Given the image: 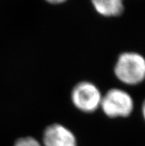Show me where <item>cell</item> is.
I'll use <instances>...</instances> for the list:
<instances>
[{
    "label": "cell",
    "instance_id": "obj_1",
    "mask_svg": "<svg viewBox=\"0 0 145 146\" xmlns=\"http://www.w3.org/2000/svg\"><path fill=\"white\" fill-rule=\"evenodd\" d=\"M119 80L124 84L134 85L145 79V59L134 52H126L119 56L114 68Z\"/></svg>",
    "mask_w": 145,
    "mask_h": 146
},
{
    "label": "cell",
    "instance_id": "obj_2",
    "mask_svg": "<svg viewBox=\"0 0 145 146\" xmlns=\"http://www.w3.org/2000/svg\"><path fill=\"white\" fill-rule=\"evenodd\" d=\"M133 100L128 93L118 88L109 90L102 96L101 106L103 112L109 117H127L133 110Z\"/></svg>",
    "mask_w": 145,
    "mask_h": 146
},
{
    "label": "cell",
    "instance_id": "obj_3",
    "mask_svg": "<svg viewBox=\"0 0 145 146\" xmlns=\"http://www.w3.org/2000/svg\"><path fill=\"white\" fill-rule=\"evenodd\" d=\"M102 95L96 85L89 82H81L71 92L74 106L85 113H92L101 106Z\"/></svg>",
    "mask_w": 145,
    "mask_h": 146
},
{
    "label": "cell",
    "instance_id": "obj_4",
    "mask_svg": "<svg viewBox=\"0 0 145 146\" xmlns=\"http://www.w3.org/2000/svg\"><path fill=\"white\" fill-rule=\"evenodd\" d=\"M44 146H77L73 132L60 124H52L43 133Z\"/></svg>",
    "mask_w": 145,
    "mask_h": 146
},
{
    "label": "cell",
    "instance_id": "obj_5",
    "mask_svg": "<svg viewBox=\"0 0 145 146\" xmlns=\"http://www.w3.org/2000/svg\"><path fill=\"white\" fill-rule=\"evenodd\" d=\"M98 13L105 17L120 16L124 11L123 0H91Z\"/></svg>",
    "mask_w": 145,
    "mask_h": 146
},
{
    "label": "cell",
    "instance_id": "obj_6",
    "mask_svg": "<svg viewBox=\"0 0 145 146\" xmlns=\"http://www.w3.org/2000/svg\"><path fill=\"white\" fill-rule=\"evenodd\" d=\"M14 146H42L39 142L33 137H23L17 139Z\"/></svg>",
    "mask_w": 145,
    "mask_h": 146
},
{
    "label": "cell",
    "instance_id": "obj_7",
    "mask_svg": "<svg viewBox=\"0 0 145 146\" xmlns=\"http://www.w3.org/2000/svg\"><path fill=\"white\" fill-rule=\"evenodd\" d=\"M47 1L52 4H59L65 2L66 0H47Z\"/></svg>",
    "mask_w": 145,
    "mask_h": 146
},
{
    "label": "cell",
    "instance_id": "obj_8",
    "mask_svg": "<svg viewBox=\"0 0 145 146\" xmlns=\"http://www.w3.org/2000/svg\"><path fill=\"white\" fill-rule=\"evenodd\" d=\"M142 113H143L144 118L145 119V100L144 102L143 105H142Z\"/></svg>",
    "mask_w": 145,
    "mask_h": 146
}]
</instances>
